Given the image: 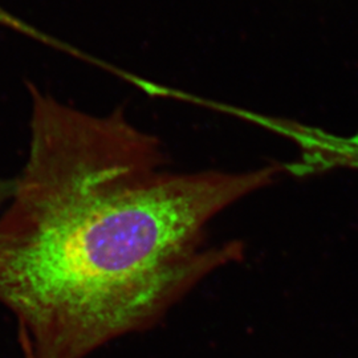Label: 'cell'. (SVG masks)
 Here are the masks:
<instances>
[{
	"mask_svg": "<svg viewBox=\"0 0 358 358\" xmlns=\"http://www.w3.org/2000/svg\"><path fill=\"white\" fill-rule=\"evenodd\" d=\"M24 166L0 215V304L26 358H85L150 329L244 245L210 222L282 171H178L122 108L92 115L27 84Z\"/></svg>",
	"mask_w": 358,
	"mask_h": 358,
	"instance_id": "cell-1",
	"label": "cell"
},
{
	"mask_svg": "<svg viewBox=\"0 0 358 358\" xmlns=\"http://www.w3.org/2000/svg\"><path fill=\"white\" fill-rule=\"evenodd\" d=\"M0 26L7 27V28H11L16 32H20L23 35H27L29 38H38V40H47L48 36H44L41 32H38L36 29H34L32 27L28 26L24 22H22L20 19L15 17L11 13L4 11L1 7H0Z\"/></svg>",
	"mask_w": 358,
	"mask_h": 358,
	"instance_id": "cell-2",
	"label": "cell"
},
{
	"mask_svg": "<svg viewBox=\"0 0 358 358\" xmlns=\"http://www.w3.org/2000/svg\"><path fill=\"white\" fill-rule=\"evenodd\" d=\"M13 190V179L0 178V207L7 205Z\"/></svg>",
	"mask_w": 358,
	"mask_h": 358,
	"instance_id": "cell-3",
	"label": "cell"
}]
</instances>
